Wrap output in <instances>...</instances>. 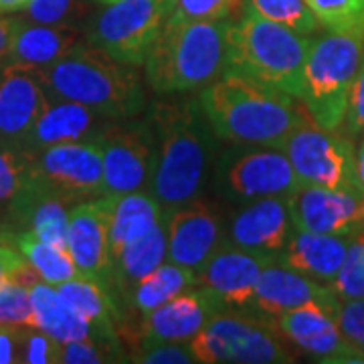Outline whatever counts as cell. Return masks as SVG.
I'll return each instance as SVG.
<instances>
[{"label":"cell","instance_id":"cell-20","mask_svg":"<svg viewBox=\"0 0 364 364\" xmlns=\"http://www.w3.org/2000/svg\"><path fill=\"white\" fill-rule=\"evenodd\" d=\"M296 231L287 196H269L253 200L235 215L229 239L231 245L277 261Z\"/></svg>","mask_w":364,"mask_h":364},{"label":"cell","instance_id":"cell-5","mask_svg":"<svg viewBox=\"0 0 364 364\" xmlns=\"http://www.w3.org/2000/svg\"><path fill=\"white\" fill-rule=\"evenodd\" d=\"M312 37L245 9L227 33V69L265 81L301 100Z\"/></svg>","mask_w":364,"mask_h":364},{"label":"cell","instance_id":"cell-40","mask_svg":"<svg viewBox=\"0 0 364 364\" xmlns=\"http://www.w3.org/2000/svg\"><path fill=\"white\" fill-rule=\"evenodd\" d=\"M59 348L61 342L39 328L18 330V363L59 364Z\"/></svg>","mask_w":364,"mask_h":364},{"label":"cell","instance_id":"cell-37","mask_svg":"<svg viewBox=\"0 0 364 364\" xmlns=\"http://www.w3.org/2000/svg\"><path fill=\"white\" fill-rule=\"evenodd\" d=\"M241 0H176L170 21L200 23V21H231Z\"/></svg>","mask_w":364,"mask_h":364},{"label":"cell","instance_id":"cell-45","mask_svg":"<svg viewBox=\"0 0 364 364\" xmlns=\"http://www.w3.org/2000/svg\"><path fill=\"white\" fill-rule=\"evenodd\" d=\"M18 363V330L0 328V364Z\"/></svg>","mask_w":364,"mask_h":364},{"label":"cell","instance_id":"cell-8","mask_svg":"<svg viewBox=\"0 0 364 364\" xmlns=\"http://www.w3.org/2000/svg\"><path fill=\"white\" fill-rule=\"evenodd\" d=\"M186 344L195 363L200 364H282L294 360L277 330L237 314H215Z\"/></svg>","mask_w":364,"mask_h":364},{"label":"cell","instance_id":"cell-22","mask_svg":"<svg viewBox=\"0 0 364 364\" xmlns=\"http://www.w3.org/2000/svg\"><path fill=\"white\" fill-rule=\"evenodd\" d=\"M109 122L112 119L100 116L85 105L67 100H51L33 126L23 148L35 156L41 150L57 144L100 140Z\"/></svg>","mask_w":364,"mask_h":364},{"label":"cell","instance_id":"cell-48","mask_svg":"<svg viewBox=\"0 0 364 364\" xmlns=\"http://www.w3.org/2000/svg\"><path fill=\"white\" fill-rule=\"evenodd\" d=\"M97 2H102V4L107 6V4H114V2H117V0H97Z\"/></svg>","mask_w":364,"mask_h":364},{"label":"cell","instance_id":"cell-26","mask_svg":"<svg viewBox=\"0 0 364 364\" xmlns=\"http://www.w3.org/2000/svg\"><path fill=\"white\" fill-rule=\"evenodd\" d=\"M168 259V229H166V208L162 219L148 231L136 239L134 243L126 245L114 257V287L117 291L128 294L138 286L150 272L160 267Z\"/></svg>","mask_w":364,"mask_h":364},{"label":"cell","instance_id":"cell-17","mask_svg":"<svg viewBox=\"0 0 364 364\" xmlns=\"http://www.w3.org/2000/svg\"><path fill=\"white\" fill-rule=\"evenodd\" d=\"M269 263L275 261L235 245L221 247L196 272L198 286L219 299L223 308L247 310L249 306H253L261 272Z\"/></svg>","mask_w":364,"mask_h":364},{"label":"cell","instance_id":"cell-30","mask_svg":"<svg viewBox=\"0 0 364 364\" xmlns=\"http://www.w3.org/2000/svg\"><path fill=\"white\" fill-rule=\"evenodd\" d=\"M2 239L13 243L23 253V257L37 269L41 279L49 286H61L79 275L75 261L67 249L55 247L47 241H41L31 231L4 235Z\"/></svg>","mask_w":364,"mask_h":364},{"label":"cell","instance_id":"cell-3","mask_svg":"<svg viewBox=\"0 0 364 364\" xmlns=\"http://www.w3.org/2000/svg\"><path fill=\"white\" fill-rule=\"evenodd\" d=\"M37 73L51 100L75 102L107 119L140 116L148 105L136 67L119 63L87 41Z\"/></svg>","mask_w":364,"mask_h":364},{"label":"cell","instance_id":"cell-33","mask_svg":"<svg viewBox=\"0 0 364 364\" xmlns=\"http://www.w3.org/2000/svg\"><path fill=\"white\" fill-rule=\"evenodd\" d=\"M33 178V156L25 148L0 142V205L9 207Z\"/></svg>","mask_w":364,"mask_h":364},{"label":"cell","instance_id":"cell-29","mask_svg":"<svg viewBox=\"0 0 364 364\" xmlns=\"http://www.w3.org/2000/svg\"><path fill=\"white\" fill-rule=\"evenodd\" d=\"M198 286V273L178 263H162L154 272H150L138 286L132 289L130 299L138 314H148L160 308L182 291H188Z\"/></svg>","mask_w":364,"mask_h":364},{"label":"cell","instance_id":"cell-14","mask_svg":"<svg viewBox=\"0 0 364 364\" xmlns=\"http://www.w3.org/2000/svg\"><path fill=\"white\" fill-rule=\"evenodd\" d=\"M289 208L298 229L348 239L364 235L363 191L301 186L289 196Z\"/></svg>","mask_w":364,"mask_h":364},{"label":"cell","instance_id":"cell-41","mask_svg":"<svg viewBox=\"0 0 364 364\" xmlns=\"http://www.w3.org/2000/svg\"><path fill=\"white\" fill-rule=\"evenodd\" d=\"M336 322L346 340L364 354V298L340 301Z\"/></svg>","mask_w":364,"mask_h":364},{"label":"cell","instance_id":"cell-12","mask_svg":"<svg viewBox=\"0 0 364 364\" xmlns=\"http://www.w3.org/2000/svg\"><path fill=\"white\" fill-rule=\"evenodd\" d=\"M33 172L71 205L104 196V156L100 140L49 146L33 156Z\"/></svg>","mask_w":364,"mask_h":364},{"label":"cell","instance_id":"cell-35","mask_svg":"<svg viewBox=\"0 0 364 364\" xmlns=\"http://www.w3.org/2000/svg\"><path fill=\"white\" fill-rule=\"evenodd\" d=\"M0 328H37V318L31 301V287L16 282H6L4 286H0Z\"/></svg>","mask_w":364,"mask_h":364},{"label":"cell","instance_id":"cell-10","mask_svg":"<svg viewBox=\"0 0 364 364\" xmlns=\"http://www.w3.org/2000/svg\"><path fill=\"white\" fill-rule=\"evenodd\" d=\"M104 156V196L150 191L156 138L148 119H112L100 138Z\"/></svg>","mask_w":364,"mask_h":364},{"label":"cell","instance_id":"cell-2","mask_svg":"<svg viewBox=\"0 0 364 364\" xmlns=\"http://www.w3.org/2000/svg\"><path fill=\"white\" fill-rule=\"evenodd\" d=\"M150 122L156 138V164L150 193L172 210L200 195L210 160V124L200 102H158Z\"/></svg>","mask_w":364,"mask_h":364},{"label":"cell","instance_id":"cell-7","mask_svg":"<svg viewBox=\"0 0 364 364\" xmlns=\"http://www.w3.org/2000/svg\"><path fill=\"white\" fill-rule=\"evenodd\" d=\"M176 0H117L91 23L87 43L126 65H144Z\"/></svg>","mask_w":364,"mask_h":364},{"label":"cell","instance_id":"cell-11","mask_svg":"<svg viewBox=\"0 0 364 364\" xmlns=\"http://www.w3.org/2000/svg\"><path fill=\"white\" fill-rule=\"evenodd\" d=\"M219 182L225 195L239 203H253L269 196L296 195L301 188L289 158L279 148L249 146L233 148L219 164Z\"/></svg>","mask_w":364,"mask_h":364},{"label":"cell","instance_id":"cell-16","mask_svg":"<svg viewBox=\"0 0 364 364\" xmlns=\"http://www.w3.org/2000/svg\"><path fill=\"white\" fill-rule=\"evenodd\" d=\"M275 330L279 336L301 352L322 363H364V354L356 350L342 334L336 318L322 308H299L279 314Z\"/></svg>","mask_w":364,"mask_h":364},{"label":"cell","instance_id":"cell-15","mask_svg":"<svg viewBox=\"0 0 364 364\" xmlns=\"http://www.w3.org/2000/svg\"><path fill=\"white\" fill-rule=\"evenodd\" d=\"M168 259L198 272L221 249V215L205 198L166 210Z\"/></svg>","mask_w":364,"mask_h":364},{"label":"cell","instance_id":"cell-47","mask_svg":"<svg viewBox=\"0 0 364 364\" xmlns=\"http://www.w3.org/2000/svg\"><path fill=\"white\" fill-rule=\"evenodd\" d=\"M28 2H31V0H0V14L18 13V11H25Z\"/></svg>","mask_w":364,"mask_h":364},{"label":"cell","instance_id":"cell-42","mask_svg":"<svg viewBox=\"0 0 364 364\" xmlns=\"http://www.w3.org/2000/svg\"><path fill=\"white\" fill-rule=\"evenodd\" d=\"M342 128L350 138H363L364 136V63L352 83L346 119H344Z\"/></svg>","mask_w":364,"mask_h":364},{"label":"cell","instance_id":"cell-23","mask_svg":"<svg viewBox=\"0 0 364 364\" xmlns=\"http://www.w3.org/2000/svg\"><path fill=\"white\" fill-rule=\"evenodd\" d=\"M346 249L348 237L316 233L296 227L287 245L279 253L277 263L328 286L342 267Z\"/></svg>","mask_w":364,"mask_h":364},{"label":"cell","instance_id":"cell-49","mask_svg":"<svg viewBox=\"0 0 364 364\" xmlns=\"http://www.w3.org/2000/svg\"><path fill=\"white\" fill-rule=\"evenodd\" d=\"M2 235H4V223L0 219V239H2Z\"/></svg>","mask_w":364,"mask_h":364},{"label":"cell","instance_id":"cell-36","mask_svg":"<svg viewBox=\"0 0 364 364\" xmlns=\"http://www.w3.org/2000/svg\"><path fill=\"white\" fill-rule=\"evenodd\" d=\"M130 360L140 364H191L195 363V356L184 342L138 338Z\"/></svg>","mask_w":364,"mask_h":364},{"label":"cell","instance_id":"cell-38","mask_svg":"<svg viewBox=\"0 0 364 364\" xmlns=\"http://www.w3.org/2000/svg\"><path fill=\"white\" fill-rule=\"evenodd\" d=\"M83 11V0H31L25 9V18L39 25L75 26Z\"/></svg>","mask_w":364,"mask_h":364},{"label":"cell","instance_id":"cell-24","mask_svg":"<svg viewBox=\"0 0 364 364\" xmlns=\"http://www.w3.org/2000/svg\"><path fill=\"white\" fill-rule=\"evenodd\" d=\"M79 43L83 41H81V31L77 26L39 25V23L21 18L16 35H14L13 49L9 55V63L39 71L63 59Z\"/></svg>","mask_w":364,"mask_h":364},{"label":"cell","instance_id":"cell-19","mask_svg":"<svg viewBox=\"0 0 364 364\" xmlns=\"http://www.w3.org/2000/svg\"><path fill=\"white\" fill-rule=\"evenodd\" d=\"M253 306L272 318L310 306L322 308L336 318L340 298L326 284H320L275 261L261 272L255 286Z\"/></svg>","mask_w":364,"mask_h":364},{"label":"cell","instance_id":"cell-27","mask_svg":"<svg viewBox=\"0 0 364 364\" xmlns=\"http://www.w3.org/2000/svg\"><path fill=\"white\" fill-rule=\"evenodd\" d=\"M31 301H33V310H35V318H37V328L47 332L57 342L63 344V342H73V340L81 338H102L97 334V330L59 296L55 286L37 282L31 287Z\"/></svg>","mask_w":364,"mask_h":364},{"label":"cell","instance_id":"cell-6","mask_svg":"<svg viewBox=\"0 0 364 364\" xmlns=\"http://www.w3.org/2000/svg\"><path fill=\"white\" fill-rule=\"evenodd\" d=\"M364 63V37L328 31L312 41L304 69L301 104L316 126L340 130L354 79Z\"/></svg>","mask_w":364,"mask_h":364},{"label":"cell","instance_id":"cell-9","mask_svg":"<svg viewBox=\"0 0 364 364\" xmlns=\"http://www.w3.org/2000/svg\"><path fill=\"white\" fill-rule=\"evenodd\" d=\"M284 152L301 186L360 191L356 178V148L348 134L324 130L308 116L287 138Z\"/></svg>","mask_w":364,"mask_h":364},{"label":"cell","instance_id":"cell-25","mask_svg":"<svg viewBox=\"0 0 364 364\" xmlns=\"http://www.w3.org/2000/svg\"><path fill=\"white\" fill-rule=\"evenodd\" d=\"M109 205V247L112 259L126 245L134 243L156 225L164 208L150 191L107 196Z\"/></svg>","mask_w":364,"mask_h":364},{"label":"cell","instance_id":"cell-28","mask_svg":"<svg viewBox=\"0 0 364 364\" xmlns=\"http://www.w3.org/2000/svg\"><path fill=\"white\" fill-rule=\"evenodd\" d=\"M57 291L75 312L81 314L97 330L102 338L119 346V340H117L119 310H117L112 289L77 275L65 284L57 286Z\"/></svg>","mask_w":364,"mask_h":364},{"label":"cell","instance_id":"cell-31","mask_svg":"<svg viewBox=\"0 0 364 364\" xmlns=\"http://www.w3.org/2000/svg\"><path fill=\"white\" fill-rule=\"evenodd\" d=\"M245 9L259 14L261 18L289 26L308 37L320 28V23L306 0H245Z\"/></svg>","mask_w":364,"mask_h":364},{"label":"cell","instance_id":"cell-1","mask_svg":"<svg viewBox=\"0 0 364 364\" xmlns=\"http://www.w3.org/2000/svg\"><path fill=\"white\" fill-rule=\"evenodd\" d=\"M198 102L213 134L235 146L284 150L287 138L308 117L298 97L237 71H223L203 87Z\"/></svg>","mask_w":364,"mask_h":364},{"label":"cell","instance_id":"cell-21","mask_svg":"<svg viewBox=\"0 0 364 364\" xmlns=\"http://www.w3.org/2000/svg\"><path fill=\"white\" fill-rule=\"evenodd\" d=\"M219 312H223L219 299L210 296L205 287L196 286L156 310L144 314L138 326V338L188 342Z\"/></svg>","mask_w":364,"mask_h":364},{"label":"cell","instance_id":"cell-32","mask_svg":"<svg viewBox=\"0 0 364 364\" xmlns=\"http://www.w3.org/2000/svg\"><path fill=\"white\" fill-rule=\"evenodd\" d=\"M326 31L364 37V0H306Z\"/></svg>","mask_w":364,"mask_h":364},{"label":"cell","instance_id":"cell-46","mask_svg":"<svg viewBox=\"0 0 364 364\" xmlns=\"http://www.w3.org/2000/svg\"><path fill=\"white\" fill-rule=\"evenodd\" d=\"M356 178H358V186L364 193V136L360 138V144L356 146Z\"/></svg>","mask_w":364,"mask_h":364},{"label":"cell","instance_id":"cell-44","mask_svg":"<svg viewBox=\"0 0 364 364\" xmlns=\"http://www.w3.org/2000/svg\"><path fill=\"white\" fill-rule=\"evenodd\" d=\"M18 23H21V18H16V16H0V67L9 63V55L13 49Z\"/></svg>","mask_w":364,"mask_h":364},{"label":"cell","instance_id":"cell-18","mask_svg":"<svg viewBox=\"0 0 364 364\" xmlns=\"http://www.w3.org/2000/svg\"><path fill=\"white\" fill-rule=\"evenodd\" d=\"M49 102L51 95L35 69L11 63L0 67V142L23 148Z\"/></svg>","mask_w":364,"mask_h":364},{"label":"cell","instance_id":"cell-13","mask_svg":"<svg viewBox=\"0 0 364 364\" xmlns=\"http://www.w3.org/2000/svg\"><path fill=\"white\" fill-rule=\"evenodd\" d=\"M67 249L79 277L102 284L114 291V259L109 247L107 196L75 203L69 210Z\"/></svg>","mask_w":364,"mask_h":364},{"label":"cell","instance_id":"cell-4","mask_svg":"<svg viewBox=\"0 0 364 364\" xmlns=\"http://www.w3.org/2000/svg\"><path fill=\"white\" fill-rule=\"evenodd\" d=\"M231 21H168L148 53V85L172 95L205 87L227 69V33Z\"/></svg>","mask_w":364,"mask_h":364},{"label":"cell","instance_id":"cell-34","mask_svg":"<svg viewBox=\"0 0 364 364\" xmlns=\"http://www.w3.org/2000/svg\"><path fill=\"white\" fill-rule=\"evenodd\" d=\"M328 287L338 296L340 301L364 298V235L348 239L346 257Z\"/></svg>","mask_w":364,"mask_h":364},{"label":"cell","instance_id":"cell-39","mask_svg":"<svg viewBox=\"0 0 364 364\" xmlns=\"http://www.w3.org/2000/svg\"><path fill=\"white\" fill-rule=\"evenodd\" d=\"M119 346L102 338H81L63 342L59 348V364H102L117 363Z\"/></svg>","mask_w":364,"mask_h":364},{"label":"cell","instance_id":"cell-43","mask_svg":"<svg viewBox=\"0 0 364 364\" xmlns=\"http://www.w3.org/2000/svg\"><path fill=\"white\" fill-rule=\"evenodd\" d=\"M28 261L23 257V253L14 247L13 243L0 239V286L6 282H13L18 269H23Z\"/></svg>","mask_w":364,"mask_h":364}]
</instances>
